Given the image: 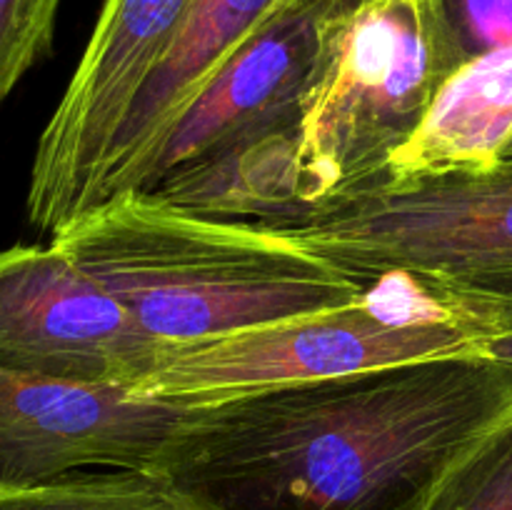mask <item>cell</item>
<instances>
[{
	"mask_svg": "<svg viewBox=\"0 0 512 510\" xmlns=\"http://www.w3.org/2000/svg\"><path fill=\"white\" fill-rule=\"evenodd\" d=\"M428 510H512V418L455 465Z\"/></svg>",
	"mask_w": 512,
	"mask_h": 510,
	"instance_id": "obj_13",
	"label": "cell"
},
{
	"mask_svg": "<svg viewBox=\"0 0 512 510\" xmlns=\"http://www.w3.org/2000/svg\"><path fill=\"white\" fill-rule=\"evenodd\" d=\"M288 238L373 285L512 268V160L480 173L385 183L295 225Z\"/></svg>",
	"mask_w": 512,
	"mask_h": 510,
	"instance_id": "obj_5",
	"label": "cell"
},
{
	"mask_svg": "<svg viewBox=\"0 0 512 510\" xmlns=\"http://www.w3.org/2000/svg\"><path fill=\"white\" fill-rule=\"evenodd\" d=\"M330 18L328 10L303 3L280 8L175 125L145 190L243 145L293 133Z\"/></svg>",
	"mask_w": 512,
	"mask_h": 510,
	"instance_id": "obj_9",
	"label": "cell"
},
{
	"mask_svg": "<svg viewBox=\"0 0 512 510\" xmlns=\"http://www.w3.org/2000/svg\"><path fill=\"white\" fill-rule=\"evenodd\" d=\"M470 58L443 0H370L330 18L290 135V225L383 185L395 150Z\"/></svg>",
	"mask_w": 512,
	"mask_h": 510,
	"instance_id": "obj_3",
	"label": "cell"
},
{
	"mask_svg": "<svg viewBox=\"0 0 512 510\" xmlns=\"http://www.w3.org/2000/svg\"><path fill=\"white\" fill-rule=\"evenodd\" d=\"M508 160H512V150H510V153H508V158H505V160H503V163H508Z\"/></svg>",
	"mask_w": 512,
	"mask_h": 510,
	"instance_id": "obj_18",
	"label": "cell"
},
{
	"mask_svg": "<svg viewBox=\"0 0 512 510\" xmlns=\"http://www.w3.org/2000/svg\"><path fill=\"white\" fill-rule=\"evenodd\" d=\"M405 280L428 308L460 320L473 328L478 338L512 333V268L465 280Z\"/></svg>",
	"mask_w": 512,
	"mask_h": 510,
	"instance_id": "obj_14",
	"label": "cell"
},
{
	"mask_svg": "<svg viewBox=\"0 0 512 510\" xmlns=\"http://www.w3.org/2000/svg\"><path fill=\"white\" fill-rule=\"evenodd\" d=\"M510 150L512 45H505L450 75L413 138L390 158L385 183L480 173L503 163Z\"/></svg>",
	"mask_w": 512,
	"mask_h": 510,
	"instance_id": "obj_11",
	"label": "cell"
},
{
	"mask_svg": "<svg viewBox=\"0 0 512 510\" xmlns=\"http://www.w3.org/2000/svg\"><path fill=\"white\" fill-rule=\"evenodd\" d=\"M185 408L125 385L0 368V488L88 468L150 473Z\"/></svg>",
	"mask_w": 512,
	"mask_h": 510,
	"instance_id": "obj_8",
	"label": "cell"
},
{
	"mask_svg": "<svg viewBox=\"0 0 512 510\" xmlns=\"http://www.w3.org/2000/svg\"><path fill=\"white\" fill-rule=\"evenodd\" d=\"M63 0H0V105L50 55Z\"/></svg>",
	"mask_w": 512,
	"mask_h": 510,
	"instance_id": "obj_15",
	"label": "cell"
},
{
	"mask_svg": "<svg viewBox=\"0 0 512 510\" xmlns=\"http://www.w3.org/2000/svg\"><path fill=\"white\" fill-rule=\"evenodd\" d=\"M160 348L53 243L0 250V368L133 390Z\"/></svg>",
	"mask_w": 512,
	"mask_h": 510,
	"instance_id": "obj_7",
	"label": "cell"
},
{
	"mask_svg": "<svg viewBox=\"0 0 512 510\" xmlns=\"http://www.w3.org/2000/svg\"><path fill=\"white\" fill-rule=\"evenodd\" d=\"M478 340L473 328L428 308L423 300L405 308H380L368 295L350 308L290 323L205 343L163 345L150 375L133 393L200 405L440 355L475 353Z\"/></svg>",
	"mask_w": 512,
	"mask_h": 510,
	"instance_id": "obj_4",
	"label": "cell"
},
{
	"mask_svg": "<svg viewBox=\"0 0 512 510\" xmlns=\"http://www.w3.org/2000/svg\"><path fill=\"white\" fill-rule=\"evenodd\" d=\"M0 510H180L158 480L133 470L73 473L23 488H0Z\"/></svg>",
	"mask_w": 512,
	"mask_h": 510,
	"instance_id": "obj_12",
	"label": "cell"
},
{
	"mask_svg": "<svg viewBox=\"0 0 512 510\" xmlns=\"http://www.w3.org/2000/svg\"><path fill=\"white\" fill-rule=\"evenodd\" d=\"M512 418V363L455 353L188 405L153 475L180 510H428Z\"/></svg>",
	"mask_w": 512,
	"mask_h": 510,
	"instance_id": "obj_1",
	"label": "cell"
},
{
	"mask_svg": "<svg viewBox=\"0 0 512 510\" xmlns=\"http://www.w3.org/2000/svg\"><path fill=\"white\" fill-rule=\"evenodd\" d=\"M363 3H370V0H363Z\"/></svg>",
	"mask_w": 512,
	"mask_h": 510,
	"instance_id": "obj_19",
	"label": "cell"
},
{
	"mask_svg": "<svg viewBox=\"0 0 512 510\" xmlns=\"http://www.w3.org/2000/svg\"><path fill=\"white\" fill-rule=\"evenodd\" d=\"M198 0H105L58 108L40 133L28 220L55 235L100 203L115 143L138 95L183 33Z\"/></svg>",
	"mask_w": 512,
	"mask_h": 510,
	"instance_id": "obj_6",
	"label": "cell"
},
{
	"mask_svg": "<svg viewBox=\"0 0 512 510\" xmlns=\"http://www.w3.org/2000/svg\"><path fill=\"white\" fill-rule=\"evenodd\" d=\"M478 353L490 355L503 363H512V333H498V335H483L478 340Z\"/></svg>",
	"mask_w": 512,
	"mask_h": 510,
	"instance_id": "obj_17",
	"label": "cell"
},
{
	"mask_svg": "<svg viewBox=\"0 0 512 510\" xmlns=\"http://www.w3.org/2000/svg\"><path fill=\"white\" fill-rule=\"evenodd\" d=\"M443 5L473 58L512 45V0H443Z\"/></svg>",
	"mask_w": 512,
	"mask_h": 510,
	"instance_id": "obj_16",
	"label": "cell"
},
{
	"mask_svg": "<svg viewBox=\"0 0 512 510\" xmlns=\"http://www.w3.org/2000/svg\"><path fill=\"white\" fill-rule=\"evenodd\" d=\"M50 243L160 345L290 323L370 295V283L305 250L278 225L200 213L153 190L103 200Z\"/></svg>",
	"mask_w": 512,
	"mask_h": 510,
	"instance_id": "obj_2",
	"label": "cell"
},
{
	"mask_svg": "<svg viewBox=\"0 0 512 510\" xmlns=\"http://www.w3.org/2000/svg\"><path fill=\"white\" fill-rule=\"evenodd\" d=\"M293 3L348 15L363 0H198L183 33L153 78L138 95L123 125L105 173L100 203L125 190H145L155 160L175 125L203 98L213 80L240 48L278 13Z\"/></svg>",
	"mask_w": 512,
	"mask_h": 510,
	"instance_id": "obj_10",
	"label": "cell"
}]
</instances>
